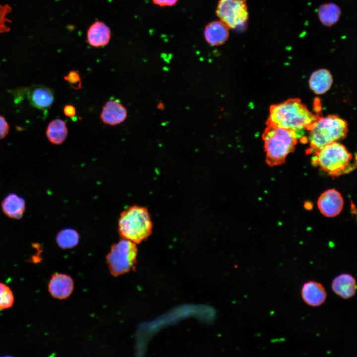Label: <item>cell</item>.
<instances>
[{
  "label": "cell",
  "instance_id": "cell-14",
  "mask_svg": "<svg viewBox=\"0 0 357 357\" xmlns=\"http://www.w3.org/2000/svg\"><path fill=\"white\" fill-rule=\"evenodd\" d=\"M301 297L303 300L307 305L317 307L325 302L327 298V292L320 283L309 281L303 285Z\"/></svg>",
  "mask_w": 357,
  "mask_h": 357
},
{
  "label": "cell",
  "instance_id": "cell-24",
  "mask_svg": "<svg viewBox=\"0 0 357 357\" xmlns=\"http://www.w3.org/2000/svg\"><path fill=\"white\" fill-rule=\"evenodd\" d=\"M9 126L4 118L0 116V139L4 138L8 133Z\"/></svg>",
  "mask_w": 357,
  "mask_h": 357
},
{
  "label": "cell",
  "instance_id": "cell-26",
  "mask_svg": "<svg viewBox=\"0 0 357 357\" xmlns=\"http://www.w3.org/2000/svg\"><path fill=\"white\" fill-rule=\"evenodd\" d=\"M63 112L66 117L71 118L76 115V109L72 105H66L63 108Z\"/></svg>",
  "mask_w": 357,
  "mask_h": 357
},
{
  "label": "cell",
  "instance_id": "cell-4",
  "mask_svg": "<svg viewBox=\"0 0 357 357\" xmlns=\"http://www.w3.org/2000/svg\"><path fill=\"white\" fill-rule=\"evenodd\" d=\"M266 126L262 135L266 162L270 167L281 165L285 162L287 156L295 150L298 139L291 130Z\"/></svg>",
  "mask_w": 357,
  "mask_h": 357
},
{
  "label": "cell",
  "instance_id": "cell-22",
  "mask_svg": "<svg viewBox=\"0 0 357 357\" xmlns=\"http://www.w3.org/2000/svg\"><path fill=\"white\" fill-rule=\"evenodd\" d=\"M11 10V8L9 5L0 4V33L7 32L9 30L6 23L11 21L6 17V15Z\"/></svg>",
  "mask_w": 357,
  "mask_h": 357
},
{
  "label": "cell",
  "instance_id": "cell-15",
  "mask_svg": "<svg viewBox=\"0 0 357 357\" xmlns=\"http://www.w3.org/2000/svg\"><path fill=\"white\" fill-rule=\"evenodd\" d=\"M331 288L335 294L344 299H347L356 294V280L352 275L342 273L333 279Z\"/></svg>",
  "mask_w": 357,
  "mask_h": 357
},
{
  "label": "cell",
  "instance_id": "cell-25",
  "mask_svg": "<svg viewBox=\"0 0 357 357\" xmlns=\"http://www.w3.org/2000/svg\"><path fill=\"white\" fill-rule=\"evenodd\" d=\"M178 0H152L153 3L160 7L172 6L175 5Z\"/></svg>",
  "mask_w": 357,
  "mask_h": 357
},
{
  "label": "cell",
  "instance_id": "cell-6",
  "mask_svg": "<svg viewBox=\"0 0 357 357\" xmlns=\"http://www.w3.org/2000/svg\"><path fill=\"white\" fill-rule=\"evenodd\" d=\"M137 247L136 243L121 238L111 246L106 256L107 262L112 275L115 276L133 269L136 262Z\"/></svg>",
  "mask_w": 357,
  "mask_h": 357
},
{
  "label": "cell",
  "instance_id": "cell-17",
  "mask_svg": "<svg viewBox=\"0 0 357 357\" xmlns=\"http://www.w3.org/2000/svg\"><path fill=\"white\" fill-rule=\"evenodd\" d=\"M333 78L330 72L326 69H319L313 72L309 79V86L317 94L326 92L331 87Z\"/></svg>",
  "mask_w": 357,
  "mask_h": 357
},
{
  "label": "cell",
  "instance_id": "cell-5",
  "mask_svg": "<svg viewBox=\"0 0 357 357\" xmlns=\"http://www.w3.org/2000/svg\"><path fill=\"white\" fill-rule=\"evenodd\" d=\"M346 121L337 116H319L308 131V141L313 152L344 138L348 132Z\"/></svg>",
  "mask_w": 357,
  "mask_h": 357
},
{
  "label": "cell",
  "instance_id": "cell-10",
  "mask_svg": "<svg viewBox=\"0 0 357 357\" xmlns=\"http://www.w3.org/2000/svg\"><path fill=\"white\" fill-rule=\"evenodd\" d=\"M125 108L117 100L107 102L103 107L100 117L108 125L115 126L123 122L127 117Z\"/></svg>",
  "mask_w": 357,
  "mask_h": 357
},
{
  "label": "cell",
  "instance_id": "cell-20",
  "mask_svg": "<svg viewBox=\"0 0 357 357\" xmlns=\"http://www.w3.org/2000/svg\"><path fill=\"white\" fill-rule=\"evenodd\" d=\"M79 241V235L75 230L65 229L60 231L56 236L58 245L62 249L75 247Z\"/></svg>",
  "mask_w": 357,
  "mask_h": 357
},
{
  "label": "cell",
  "instance_id": "cell-16",
  "mask_svg": "<svg viewBox=\"0 0 357 357\" xmlns=\"http://www.w3.org/2000/svg\"><path fill=\"white\" fill-rule=\"evenodd\" d=\"M1 206L4 214L14 219H20L23 217L26 207L24 198L13 193L4 197Z\"/></svg>",
  "mask_w": 357,
  "mask_h": 357
},
{
  "label": "cell",
  "instance_id": "cell-21",
  "mask_svg": "<svg viewBox=\"0 0 357 357\" xmlns=\"http://www.w3.org/2000/svg\"><path fill=\"white\" fill-rule=\"evenodd\" d=\"M14 302V296L10 288L0 282V310L11 307Z\"/></svg>",
  "mask_w": 357,
  "mask_h": 357
},
{
  "label": "cell",
  "instance_id": "cell-7",
  "mask_svg": "<svg viewBox=\"0 0 357 357\" xmlns=\"http://www.w3.org/2000/svg\"><path fill=\"white\" fill-rule=\"evenodd\" d=\"M216 14L231 29L244 25L249 16L245 0H219Z\"/></svg>",
  "mask_w": 357,
  "mask_h": 357
},
{
  "label": "cell",
  "instance_id": "cell-13",
  "mask_svg": "<svg viewBox=\"0 0 357 357\" xmlns=\"http://www.w3.org/2000/svg\"><path fill=\"white\" fill-rule=\"evenodd\" d=\"M27 98L30 104L40 110L50 108L54 101L53 91L43 85H35L27 90Z\"/></svg>",
  "mask_w": 357,
  "mask_h": 357
},
{
  "label": "cell",
  "instance_id": "cell-23",
  "mask_svg": "<svg viewBox=\"0 0 357 357\" xmlns=\"http://www.w3.org/2000/svg\"><path fill=\"white\" fill-rule=\"evenodd\" d=\"M64 78L74 89L78 90L82 88L81 80L78 70L70 71Z\"/></svg>",
  "mask_w": 357,
  "mask_h": 357
},
{
  "label": "cell",
  "instance_id": "cell-8",
  "mask_svg": "<svg viewBox=\"0 0 357 357\" xmlns=\"http://www.w3.org/2000/svg\"><path fill=\"white\" fill-rule=\"evenodd\" d=\"M317 207L321 213L324 216L327 217H334L338 215L343 208V198L337 190L328 189L319 197Z\"/></svg>",
  "mask_w": 357,
  "mask_h": 357
},
{
  "label": "cell",
  "instance_id": "cell-9",
  "mask_svg": "<svg viewBox=\"0 0 357 357\" xmlns=\"http://www.w3.org/2000/svg\"><path fill=\"white\" fill-rule=\"evenodd\" d=\"M74 288L72 279L65 274H53L48 284V291L54 298L64 299L72 293Z\"/></svg>",
  "mask_w": 357,
  "mask_h": 357
},
{
  "label": "cell",
  "instance_id": "cell-27",
  "mask_svg": "<svg viewBox=\"0 0 357 357\" xmlns=\"http://www.w3.org/2000/svg\"><path fill=\"white\" fill-rule=\"evenodd\" d=\"M158 108L159 109L164 110V108H165V106H164V104H163L162 103H159L158 106Z\"/></svg>",
  "mask_w": 357,
  "mask_h": 357
},
{
  "label": "cell",
  "instance_id": "cell-19",
  "mask_svg": "<svg viewBox=\"0 0 357 357\" xmlns=\"http://www.w3.org/2000/svg\"><path fill=\"white\" fill-rule=\"evenodd\" d=\"M341 14V10L338 6L333 3L321 5L318 10V15L321 22L324 25L331 26L338 20Z\"/></svg>",
  "mask_w": 357,
  "mask_h": 357
},
{
  "label": "cell",
  "instance_id": "cell-18",
  "mask_svg": "<svg viewBox=\"0 0 357 357\" xmlns=\"http://www.w3.org/2000/svg\"><path fill=\"white\" fill-rule=\"evenodd\" d=\"M68 130L65 122L57 119L51 121L48 125L46 135L49 140L55 144H60L66 139Z\"/></svg>",
  "mask_w": 357,
  "mask_h": 357
},
{
  "label": "cell",
  "instance_id": "cell-1",
  "mask_svg": "<svg viewBox=\"0 0 357 357\" xmlns=\"http://www.w3.org/2000/svg\"><path fill=\"white\" fill-rule=\"evenodd\" d=\"M319 116L309 111L299 99L292 98L272 105L266 124L288 129L302 139Z\"/></svg>",
  "mask_w": 357,
  "mask_h": 357
},
{
  "label": "cell",
  "instance_id": "cell-12",
  "mask_svg": "<svg viewBox=\"0 0 357 357\" xmlns=\"http://www.w3.org/2000/svg\"><path fill=\"white\" fill-rule=\"evenodd\" d=\"M229 28L221 21L214 20L207 24L203 31L206 42L212 46L223 45L228 40Z\"/></svg>",
  "mask_w": 357,
  "mask_h": 357
},
{
  "label": "cell",
  "instance_id": "cell-3",
  "mask_svg": "<svg viewBox=\"0 0 357 357\" xmlns=\"http://www.w3.org/2000/svg\"><path fill=\"white\" fill-rule=\"evenodd\" d=\"M153 224L148 209L137 205L124 210L118 222V232L121 238L139 243L151 234Z\"/></svg>",
  "mask_w": 357,
  "mask_h": 357
},
{
  "label": "cell",
  "instance_id": "cell-11",
  "mask_svg": "<svg viewBox=\"0 0 357 357\" xmlns=\"http://www.w3.org/2000/svg\"><path fill=\"white\" fill-rule=\"evenodd\" d=\"M87 42L94 48L103 47L109 44L111 38L110 28L102 21H96L87 31Z\"/></svg>",
  "mask_w": 357,
  "mask_h": 357
},
{
  "label": "cell",
  "instance_id": "cell-2",
  "mask_svg": "<svg viewBox=\"0 0 357 357\" xmlns=\"http://www.w3.org/2000/svg\"><path fill=\"white\" fill-rule=\"evenodd\" d=\"M314 153L312 164L333 177L348 174L356 167L352 154L337 141L326 145Z\"/></svg>",
  "mask_w": 357,
  "mask_h": 357
}]
</instances>
